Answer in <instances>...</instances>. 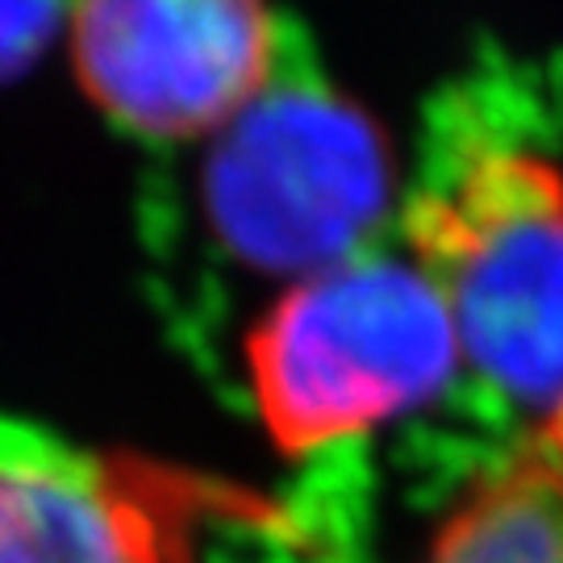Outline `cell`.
<instances>
[{
	"label": "cell",
	"mask_w": 563,
	"mask_h": 563,
	"mask_svg": "<svg viewBox=\"0 0 563 563\" xmlns=\"http://www.w3.org/2000/svg\"><path fill=\"white\" fill-rule=\"evenodd\" d=\"M401 251L439 288L460 355L509 401L563 409V167L472 142L401 209Z\"/></svg>",
	"instance_id": "1"
},
{
	"label": "cell",
	"mask_w": 563,
	"mask_h": 563,
	"mask_svg": "<svg viewBox=\"0 0 563 563\" xmlns=\"http://www.w3.org/2000/svg\"><path fill=\"white\" fill-rule=\"evenodd\" d=\"M439 288L405 251H355L284 288L246 334V380L284 455L426 405L460 367Z\"/></svg>",
	"instance_id": "2"
},
{
	"label": "cell",
	"mask_w": 563,
	"mask_h": 563,
	"mask_svg": "<svg viewBox=\"0 0 563 563\" xmlns=\"http://www.w3.org/2000/svg\"><path fill=\"white\" fill-rule=\"evenodd\" d=\"M201 192L218 239L242 263L309 276L363 251L393 197V163L360 104L276 71L218 134Z\"/></svg>",
	"instance_id": "3"
},
{
	"label": "cell",
	"mask_w": 563,
	"mask_h": 563,
	"mask_svg": "<svg viewBox=\"0 0 563 563\" xmlns=\"http://www.w3.org/2000/svg\"><path fill=\"white\" fill-rule=\"evenodd\" d=\"M260 514L222 484L0 418V563H201L205 526Z\"/></svg>",
	"instance_id": "4"
},
{
	"label": "cell",
	"mask_w": 563,
	"mask_h": 563,
	"mask_svg": "<svg viewBox=\"0 0 563 563\" xmlns=\"http://www.w3.org/2000/svg\"><path fill=\"white\" fill-rule=\"evenodd\" d=\"M67 30L84 92L142 139L222 134L280 71V25L246 0H97Z\"/></svg>",
	"instance_id": "5"
},
{
	"label": "cell",
	"mask_w": 563,
	"mask_h": 563,
	"mask_svg": "<svg viewBox=\"0 0 563 563\" xmlns=\"http://www.w3.org/2000/svg\"><path fill=\"white\" fill-rule=\"evenodd\" d=\"M422 563H563V443L539 430L467 484Z\"/></svg>",
	"instance_id": "6"
},
{
	"label": "cell",
	"mask_w": 563,
	"mask_h": 563,
	"mask_svg": "<svg viewBox=\"0 0 563 563\" xmlns=\"http://www.w3.org/2000/svg\"><path fill=\"white\" fill-rule=\"evenodd\" d=\"M63 21L59 4H0V84L34 67Z\"/></svg>",
	"instance_id": "7"
}]
</instances>
